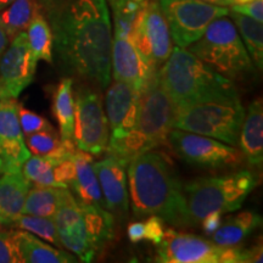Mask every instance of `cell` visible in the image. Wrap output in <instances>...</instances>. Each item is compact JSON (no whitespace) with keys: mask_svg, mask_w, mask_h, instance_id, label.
<instances>
[{"mask_svg":"<svg viewBox=\"0 0 263 263\" xmlns=\"http://www.w3.org/2000/svg\"><path fill=\"white\" fill-rule=\"evenodd\" d=\"M48 21L66 70L106 88L111 82L112 49L106 0H71Z\"/></svg>","mask_w":263,"mask_h":263,"instance_id":"1","label":"cell"},{"mask_svg":"<svg viewBox=\"0 0 263 263\" xmlns=\"http://www.w3.org/2000/svg\"><path fill=\"white\" fill-rule=\"evenodd\" d=\"M128 195L134 215L159 216L174 227H190L183 185L163 155L146 151L127 166Z\"/></svg>","mask_w":263,"mask_h":263,"instance_id":"2","label":"cell"},{"mask_svg":"<svg viewBox=\"0 0 263 263\" xmlns=\"http://www.w3.org/2000/svg\"><path fill=\"white\" fill-rule=\"evenodd\" d=\"M156 72L140 90L133 129L120 139H108L107 155L116 157L124 166L141 154L168 144L176 106L160 84Z\"/></svg>","mask_w":263,"mask_h":263,"instance_id":"3","label":"cell"},{"mask_svg":"<svg viewBox=\"0 0 263 263\" xmlns=\"http://www.w3.org/2000/svg\"><path fill=\"white\" fill-rule=\"evenodd\" d=\"M160 84L176 108L235 91V85L185 48L176 47L157 70Z\"/></svg>","mask_w":263,"mask_h":263,"instance_id":"4","label":"cell"},{"mask_svg":"<svg viewBox=\"0 0 263 263\" xmlns=\"http://www.w3.org/2000/svg\"><path fill=\"white\" fill-rule=\"evenodd\" d=\"M244 117L245 108L235 90L176 108L173 128L211 137L235 146Z\"/></svg>","mask_w":263,"mask_h":263,"instance_id":"5","label":"cell"},{"mask_svg":"<svg viewBox=\"0 0 263 263\" xmlns=\"http://www.w3.org/2000/svg\"><path fill=\"white\" fill-rule=\"evenodd\" d=\"M257 185V176L251 171H238L223 176L203 177L183 188L192 226L207 213H227L241 207L249 194Z\"/></svg>","mask_w":263,"mask_h":263,"instance_id":"6","label":"cell"},{"mask_svg":"<svg viewBox=\"0 0 263 263\" xmlns=\"http://www.w3.org/2000/svg\"><path fill=\"white\" fill-rule=\"evenodd\" d=\"M188 50L227 78H241L254 70L234 22L227 16L212 21Z\"/></svg>","mask_w":263,"mask_h":263,"instance_id":"7","label":"cell"},{"mask_svg":"<svg viewBox=\"0 0 263 263\" xmlns=\"http://www.w3.org/2000/svg\"><path fill=\"white\" fill-rule=\"evenodd\" d=\"M159 4L171 37L180 48H188L201 37L212 21L229 14L227 6L202 0H159Z\"/></svg>","mask_w":263,"mask_h":263,"instance_id":"8","label":"cell"},{"mask_svg":"<svg viewBox=\"0 0 263 263\" xmlns=\"http://www.w3.org/2000/svg\"><path fill=\"white\" fill-rule=\"evenodd\" d=\"M168 144L180 159L193 166L226 168L239 166L242 161V154L233 145L193 132L173 128Z\"/></svg>","mask_w":263,"mask_h":263,"instance_id":"9","label":"cell"},{"mask_svg":"<svg viewBox=\"0 0 263 263\" xmlns=\"http://www.w3.org/2000/svg\"><path fill=\"white\" fill-rule=\"evenodd\" d=\"M129 41L151 70L157 71L168 59L173 49L172 39L159 2L147 0L132 28Z\"/></svg>","mask_w":263,"mask_h":263,"instance_id":"10","label":"cell"},{"mask_svg":"<svg viewBox=\"0 0 263 263\" xmlns=\"http://www.w3.org/2000/svg\"><path fill=\"white\" fill-rule=\"evenodd\" d=\"M77 149L101 155L108 144V123L101 98L90 88H81L74 100V126L72 136Z\"/></svg>","mask_w":263,"mask_h":263,"instance_id":"11","label":"cell"},{"mask_svg":"<svg viewBox=\"0 0 263 263\" xmlns=\"http://www.w3.org/2000/svg\"><path fill=\"white\" fill-rule=\"evenodd\" d=\"M37 62L29 49L27 33L20 32L0 55V98L17 99L34 80Z\"/></svg>","mask_w":263,"mask_h":263,"instance_id":"12","label":"cell"},{"mask_svg":"<svg viewBox=\"0 0 263 263\" xmlns=\"http://www.w3.org/2000/svg\"><path fill=\"white\" fill-rule=\"evenodd\" d=\"M52 218L62 248L73 252L82 262L94 261L98 255L90 245L83 211L68 188L62 189L60 202Z\"/></svg>","mask_w":263,"mask_h":263,"instance_id":"13","label":"cell"},{"mask_svg":"<svg viewBox=\"0 0 263 263\" xmlns=\"http://www.w3.org/2000/svg\"><path fill=\"white\" fill-rule=\"evenodd\" d=\"M156 246V262L161 263H221L223 251L212 240L171 228Z\"/></svg>","mask_w":263,"mask_h":263,"instance_id":"14","label":"cell"},{"mask_svg":"<svg viewBox=\"0 0 263 263\" xmlns=\"http://www.w3.org/2000/svg\"><path fill=\"white\" fill-rule=\"evenodd\" d=\"M29 156L20 126L18 103L12 98H0V173L20 172Z\"/></svg>","mask_w":263,"mask_h":263,"instance_id":"15","label":"cell"},{"mask_svg":"<svg viewBox=\"0 0 263 263\" xmlns=\"http://www.w3.org/2000/svg\"><path fill=\"white\" fill-rule=\"evenodd\" d=\"M126 168L127 166L111 155L94 163L105 209L120 218L126 217L129 211Z\"/></svg>","mask_w":263,"mask_h":263,"instance_id":"16","label":"cell"},{"mask_svg":"<svg viewBox=\"0 0 263 263\" xmlns=\"http://www.w3.org/2000/svg\"><path fill=\"white\" fill-rule=\"evenodd\" d=\"M139 95V90L124 82L115 81L110 85L105 99V115L111 129L110 139H120L133 129L137 121Z\"/></svg>","mask_w":263,"mask_h":263,"instance_id":"17","label":"cell"},{"mask_svg":"<svg viewBox=\"0 0 263 263\" xmlns=\"http://www.w3.org/2000/svg\"><path fill=\"white\" fill-rule=\"evenodd\" d=\"M111 68L115 81L130 84L141 90L156 71L151 70L128 38L114 35L111 49Z\"/></svg>","mask_w":263,"mask_h":263,"instance_id":"18","label":"cell"},{"mask_svg":"<svg viewBox=\"0 0 263 263\" xmlns=\"http://www.w3.org/2000/svg\"><path fill=\"white\" fill-rule=\"evenodd\" d=\"M31 182L24 173H3L0 177V222L12 227L16 219L24 213V206Z\"/></svg>","mask_w":263,"mask_h":263,"instance_id":"19","label":"cell"},{"mask_svg":"<svg viewBox=\"0 0 263 263\" xmlns=\"http://www.w3.org/2000/svg\"><path fill=\"white\" fill-rule=\"evenodd\" d=\"M242 155L251 166L261 167L263 162V105L261 98L250 104L239 134Z\"/></svg>","mask_w":263,"mask_h":263,"instance_id":"20","label":"cell"},{"mask_svg":"<svg viewBox=\"0 0 263 263\" xmlns=\"http://www.w3.org/2000/svg\"><path fill=\"white\" fill-rule=\"evenodd\" d=\"M73 161L76 176L70 186L77 195L76 200L85 205L104 206L100 185H99L97 173L94 170L93 155L87 151L77 149Z\"/></svg>","mask_w":263,"mask_h":263,"instance_id":"21","label":"cell"},{"mask_svg":"<svg viewBox=\"0 0 263 263\" xmlns=\"http://www.w3.org/2000/svg\"><path fill=\"white\" fill-rule=\"evenodd\" d=\"M18 249L22 263H72L77 262L73 255L44 242L26 230L17 229Z\"/></svg>","mask_w":263,"mask_h":263,"instance_id":"22","label":"cell"},{"mask_svg":"<svg viewBox=\"0 0 263 263\" xmlns=\"http://www.w3.org/2000/svg\"><path fill=\"white\" fill-rule=\"evenodd\" d=\"M91 248L100 254L106 245L114 239L115 234V217L104 206L85 205L81 203Z\"/></svg>","mask_w":263,"mask_h":263,"instance_id":"23","label":"cell"},{"mask_svg":"<svg viewBox=\"0 0 263 263\" xmlns=\"http://www.w3.org/2000/svg\"><path fill=\"white\" fill-rule=\"evenodd\" d=\"M262 224V217L252 211L240 212L229 217L212 234V241L219 246L239 245Z\"/></svg>","mask_w":263,"mask_h":263,"instance_id":"24","label":"cell"},{"mask_svg":"<svg viewBox=\"0 0 263 263\" xmlns=\"http://www.w3.org/2000/svg\"><path fill=\"white\" fill-rule=\"evenodd\" d=\"M42 9L38 0H14L0 11V25L11 41L20 32L27 29L29 22Z\"/></svg>","mask_w":263,"mask_h":263,"instance_id":"25","label":"cell"},{"mask_svg":"<svg viewBox=\"0 0 263 263\" xmlns=\"http://www.w3.org/2000/svg\"><path fill=\"white\" fill-rule=\"evenodd\" d=\"M73 81L64 78L58 85L54 94V110L59 127H60L61 139H72L74 126V97L72 91Z\"/></svg>","mask_w":263,"mask_h":263,"instance_id":"26","label":"cell"},{"mask_svg":"<svg viewBox=\"0 0 263 263\" xmlns=\"http://www.w3.org/2000/svg\"><path fill=\"white\" fill-rule=\"evenodd\" d=\"M230 17L233 18L236 29L241 35V41L244 43L248 54L254 60L256 66L262 70L263 66V27L262 22L249 17L239 12L229 10Z\"/></svg>","mask_w":263,"mask_h":263,"instance_id":"27","label":"cell"},{"mask_svg":"<svg viewBox=\"0 0 263 263\" xmlns=\"http://www.w3.org/2000/svg\"><path fill=\"white\" fill-rule=\"evenodd\" d=\"M26 33L33 57L37 60H44L51 64L54 37H52L50 24L43 12H39L33 17Z\"/></svg>","mask_w":263,"mask_h":263,"instance_id":"28","label":"cell"},{"mask_svg":"<svg viewBox=\"0 0 263 263\" xmlns=\"http://www.w3.org/2000/svg\"><path fill=\"white\" fill-rule=\"evenodd\" d=\"M62 189L64 188L37 184H34V186L31 185L26 196L24 213L52 218L60 202Z\"/></svg>","mask_w":263,"mask_h":263,"instance_id":"29","label":"cell"},{"mask_svg":"<svg viewBox=\"0 0 263 263\" xmlns=\"http://www.w3.org/2000/svg\"><path fill=\"white\" fill-rule=\"evenodd\" d=\"M11 228L26 230V232L32 233L33 235L38 236V238L44 240V241L50 242L51 245L57 246L59 249H64L60 242V239H59L54 218L22 213V215L16 219Z\"/></svg>","mask_w":263,"mask_h":263,"instance_id":"30","label":"cell"},{"mask_svg":"<svg viewBox=\"0 0 263 263\" xmlns=\"http://www.w3.org/2000/svg\"><path fill=\"white\" fill-rule=\"evenodd\" d=\"M147 0H126L114 9L115 35L129 39L132 28L136 24L145 6Z\"/></svg>","mask_w":263,"mask_h":263,"instance_id":"31","label":"cell"},{"mask_svg":"<svg viewBox=\"0 0 263 263\" xmlns=\"http://www.w3.org/2000/svg\"><path fill=\"white\" fill-rule=\"evenodd\" d=\"M21 172L33 184L58 186L54 179V167L44 156H29V159L22 166Z\"/></svg>","mask_w":263,"mask_h":263,"instance_id":"32","label":"cell"},{"mask_svg":"<svg viewBox=\"0 0 263 263\" xmlns=\"http://www.w3.org/2000/svg\"><path fill=\"white\" fill-rule=\"evenodd\" d=\"M60 139L61 138L59 137L54 127H50L48 129H43L26 136L25 141L29 153L33 155L44 156L51 153L59 145Z\"/></svg>","mask_w":263,"mask_h":263,"instance_id":"33","label":"cell"},{"mask_svg":"<svg viewBox=\"0 0 263 263\" xmlns=\"http://www.w3.org/2000/svg\"><path fill=\"white\" fill-rule=\"evenodd\" d=\"M0 263H22L17 229L0 230Z\"/></svg>","mask_w":263,"mask_h":263,"instance_id":"34","label":"cell"},{"mask_svg":"<svg viewBox=\"0 0 263 263\" xmlns=\"http://www.w3.org/2000/svg\"><path fill=\"white\" fill-rule=\"evenodd\" d=\"M18 121L20 126H21L22 133L24 136H29V134L35 133V132L48 129V128L52 127L50 122L47 118L39 116L38 114L33 112V111L28 110L27 107L22 106L18 104Z\"/></svg>","mask_w":263,"mask_h":263,"instance_id":"35","label":"cell"},{"mask_svg":"<svg viewBox=\"0 0 263 263\" xmlns=\"http://www.w3.org/2000/svg\"><path fill=\"white\" fill-rule=\"evenodd\" d=\"M76 151H77V146H76L73 139H60L59 145L51 153L44 155V157L52 166H55V164L60 163L65 160L73 159Z\"/></svg>","mask_w":263,"mask_h":263,"instance_id":"36","label":"cell"},{"mask_svg":"<svg viewBox=\"0 0 263 263\" xmlns=\"http://www.w3.org/2000/svg\"><path fill=\"white\" fill-rule=\"evenodd\" d=\"M54 179L59 188H68L73 182L76 176V166L73 159L65 160L62 162L55 164Z\"/></svg>","mask_w":263,"mask_h":263,"instance_id":"37","label":"cell"},{"mask_svg":"<svg viewBox=\"0 0 263 263\" xmlns=\"http://www.w3.org/2000/svg\"><path fill=\"white\" fill-rule=\"evenodd\" d=\"M163 221L159 216L151 215L149 218L144 222L145 226V239L153 242V244L159 245L162 241L164 235Z\"/></svg>","mask_w":263,"mask_h":263,"instance_id":"38","label":"cell"},{"mask_svg":"<svg viewBox=\"0 0 263 263\" xmlns=\"http://www.w3.org/2000/svg\"><path fill=\"white\" fill-rule=\"evenodd\" d=\"M232 11L239 12L249 17L256 20V21H263V0H251L244 4H234L232 5Z\"/></svg>","mask_w":263,"mask_h":263,"instance_id":"39","label":"cell"},{"mask_svg":"<svg viewBox=\"0 0 263 263\" xmlns=\"http://www.w3.org/2000/svg\"><path fill=\"white\" fill-rule=\"evenodd\" d=\"M222 215L223 213L218 211H212L203 217L201 219V227L202 230L205 232L206 235H212L217 229L219 228V226L222 224Z\"/></svg>","mask_w":263,"mask_h":263,"instance_id":"40","label":"cell"},{"mask_svg":"<svg viewBox=\"0 0 263 263\" xmlns=\"http://www.w3.org/2000/svg\"><path fill=\"white\" fill-rule=\"evenodd\" d=\"M70 2L71 0H38L42 12H44V16L47 17V20L50 18L55 14H58Z\"/></svg>","mask_w":263,"mask_h":263,"instance_id":"41","label":"cell"},{"mask_svg":"<svg viewBox=\"0 0 263 263\" xmlns=\"http://www.w3.org/2000/svg\"><path fill=\"white\" fill-rule=\"evenodd\" d=\"M128 238L132 242L137 244V242H140L141 240L145 239V226H144V222H133L128 226L127 229Z\"/></svg>","mask_w":263,"mask_h":263,"instance_id":"42","label":"cell"},{"mask_svg":"<svg viewBox=\"0 0 263 263\" xmlns=\"http://www.w3.org/2000/svg\"><path fill=\"white\" fill-rule=\"evenodd\" d=\"M263 250L262 245H256L251 249H246V258L245 263H252V262H259L263 261Z\"/></svg>","mask_w":263,"mask_h":263,"instance_id":"43","label":"cell"},{"mask_svg":"<svg viewBox=\"0 0 263 263\" xmlns=\"http://www.w3.org/2000/svg\"><path fill=\"white\" fill-rule=\"evenodd\" d=\"M9 42L10 39L8 37V34H6L5 29L3 28L2 25H0V55L5 51L6 48H8Z\"/></svg>","mask_w":263,"mask_h":263,"instance_id":"44","label":"cell"},{"mask_svg":"<svg viewBox=\"0 0 263 263\" xmlns=\"http://www.w3.org/2000/svg\"><path fill=\"white\" fill-rule=\"evenodd\" d=\"M202 2L210 3V4L218 5V6H232V0H202Z\"/></svg>","mask_w":263,"mask_h":263,"instance_id":"45","label":"cell"},{"mask_svg":"<svg viewBox=\"0 0 263 263\" xmlns=\"http://www.w3.org/2000/svg\"><path fill=\"white\" fill-rule=\"evenodd\" d=\"M12 2H14V0H0V11H2L3 9H5L6 6H9Z\"/></svg>","mask_w":263,"mask_h":263,"instance_id":"46","label":"cell"},{"mask_svg":"<svg viewBox=\"0 0 263 263\" xmlns=\"http://www.w3.org/2000/svg\"><path fill=\"white\" fill-rule=\"evenodd\" d=\"M108 2H110V5L112 6V9H115V8H117L118 5L122 4L123 2H126V0H108Z\"/></svg>","mask_w":263,"mask_h":263,"instance_id":"47","label":"cell"},{"mask_svg":"<svg viewBox=\"0 0 263 263\" xmlns=\"http://www.w3.org/2000/svg\"><path fill=\"white\" fill-rule=\"evenodd\" d=\"M251 2V0H232L233 5L234 4H244V3H249Z\"/></svg>","mask_w":263,"mask_h":263,"instance_id":"48","label":"cell"},{"mask_svg":"<svg viewBox=\"0 0 263 263\" xmlns=\"http://www.w3.org/2000/svg\"><path fill=\"white\" fill-rule=\"evenodd\" d=\"M2 227H3V224H2V222H0V230H2Z\"/></svg>","mask_w":263,"mask_h":263,"instance_id":"49","label":"cell"},{"mask_svg":"<svg viewBox=\"0 0 263 263\" xmlns=\"http://www.w3.org/2000/svg\"><path fill=\"white\" fill-rule=\"evenodd\" d=\"M0 174H2V173H0Z\"/></svg>","mask_w":263,"mask_h":263,"instance_id":"50","label":"cell"}]
</instances>
